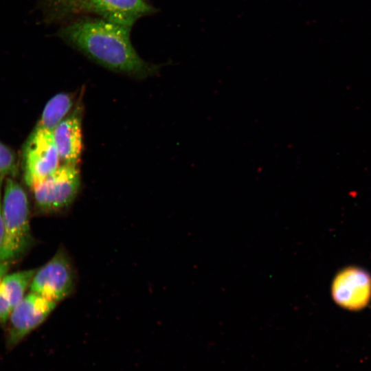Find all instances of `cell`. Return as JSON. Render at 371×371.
<instances>
[{
	"label": "cell",
	"instance_id": "6da1fadb",
	"mask_svg": "<svg viewBox=\"0 0 371 371\" xmlns=\"http://www.w3.org/2000/svg\"><path fill=\"white\" fill-rule=\"evenodd\" d=\"M131 28L103 19H82L62 28L59 36L89 59L115 72L142 79L156 74L160 66L137 54Z\"/></svg>",
	"mask_w": 371,
	"mask_h": 371
},
{
	"label": "cell",
	"instance_id": "7a4b0ae2",
	"mask_svg": "<svg viewBox=\"0 0 371 371\" xmlns=\"http://www.w3.org/2000/svg\"><path fill=\"white\" fill-rule=\"evenodd\" d=\"M2 211L4 237L0 262H11L25 253L32 239L27 194L12 178L4 181Z\"/></svg>",
	"mask_w": 371,
	"mask_h": 371
},
{
	"label": "cell",
	"instance_id": "3957f363",
	"mask_svg": "<svg viewBox=\"0 0 371 371\" xmlns=\"http://www.w3.org/2000/svg\"><path fill=\"white\" fill-rule=\"evenodd\" d=\"M78 165L63 164L51 175L31 188L37 207L44 212L67 209L80 187Z\"/></svg>",
	"mask_w": 371,
	"mask_h": 371
},
{
	"label": "cell",
	"instance_id": "277c9868",
	"mask_svg": "<svg viewBox=\"0 0 371 371\" xmlns=\"http://www.w3.org/2000/svg\"><path fill=\"white\" fill-rule=\"evenodd\" d=\"M60 161L52 131L36 126L23 148V169L25 183L32 188L54 172L60 166Z\"/></svg>",
	"mask_w": 371,
	"mask_h": 371
},
{
	"label": "cell",
	"instance_id": "5b68a950",
	"mask_svg": "<svg viewBox=\"0 0 371 371\" xmlns=\"http://www.w3.org/2000/svg\"><path fill=\"white\" fill-rule=\"evenodd\" d=\"M30 291L58 303L71 295L75 288L74 270L64 249L60 248L45 265L37 269Z\"/></svg>",
	"mask_w": 371,
	"mask_h": 371
},
{
	"label": "cell",
	"instance_id": "8992f818",
	"mask_svg": "<svg viewBox=\"0 0 371 371\" xmlns=\"http://www.w3.org/2000/svg\"><path fill=\"white\" fill-rule=\"evenodd\" d=\"M334 302L350 311L364 308L371 300V276L363 269L350 266L340 270L331 286Z\"/></svg>",
	"mask_w": 371,
	"mask_h": 371
},
{
	"label": "cell",
	"instance_id": "52a82bcc",
	"mask_svg": "<svg viewBox=\"0 0 371 371\" xmlns=\"http://www.w3.org/2000/svg\"><path fill=\"white\" fill-rule=\"evenodd\" d=\"M79 10L93 12L109 22L128 28L141 17L156 12L146 0H70Z\"/></svg>",
	"mask_w": 371,
	"mask_h": 371
},
{
	"label": "cell",
	"instance_id": "ba28073f",
	"mask_svg": "<svg viewBox=\"0 0 371 371\" xmlns=\"http://www.w3.org/2000/svg\"><path fill=\"white\" fill-rule=\"evenodd\" d=\"M56 302L34 292H30L12 309L9 320L8 338L12 344L41 324L56 306Z\"/></svg>",
	"mask_w": 371,
	"mask_h": 371
},
{
	"label": "cell",
	"instance_id": "9c48e42d",
	"mask_svg": "<svg viewBox=\"0 0 371 371\" xmlns=\"http://www.w3.org/2000/svg\"><path fill=\"white\" fill-rule=\"evenodd\" d=\"M82 106L79 102L71 113L53 130L52 134L60 161L78 165L83 149Z\"/></svg>",
	"mask_w": 371,
	"mask_h": 371
},
{
	"label": "cell",
	"instance_id": "30bf717a",
	"mask_svg": "<svg viewBox=\"0 0 371 371\" xmlns=\"http://www.w3.org/2000/svg\"><path fill=\"white\" fill-rule=\"evenodd\" d=\"M74 95L60 92L52 97L46 103L41 118L36 126L53 131L74 110Z\"/></svg>",
	"mask_w": 371,
	"mask_h": 371
},
{
	"label": "cell",
	"instance_id": "8fae6325",
	"mask_svg": "<svg viewBox=\"0 0 371 371\" xmlns=\"http://www.w3.org/2000/svg\"><path fill=\"white\" fill-rule=\"evenodd\" d=\"M37 269H27L7 274L2 280L3 286L12 308L25 297ZM13 309V308H12Z\"/></svg>",
	"mask_w": 371,
	"mask_h": 371
},
{
	"label": "cell",
	"instance_id": "7c38bea8",
	"mask_svg": "<svg viewBox=\"0 0 371 371\" xmlns=\"http://www.w3.org/2000/svg\"><path fill=\"white\" fill-rule=\"evenodd\" d=\"M16 170V159L13 151L0 142V177L12 175Z\"/></svg>",
	"mask_w": 371,
	"mask_h": 371
},
{
	"label": "cell",
	"instance_id": "4fadbf2b",
	"mask_svg": "<svg viewBox=\"0 0 371 371\" xmlns=\"http://www.w3.org/2000/svg\"><path fill=\"white\" fill-rule=\"evenodd\" d=\"M10 300L2 284L0 285V325H4L10 318L12 311Z\"/></svg>",
	"mask_w": 371,
	"mask_h": 371
},
{
	"label": "cell",
	"instance_id": "5bb4252c",
	"mask_svg": "<svg viewBox=\"0 0 371 371\" xmlns=\"http://www.w3.org/2000/svg\"><path fill=\"white\" fill-rule=\"evenodd\" d=\"M4 177H0V250L2 247L4 229H3V211H2V199H3V190L4 183Z\"/></svg>",
	"mask_w": 371,
	"mask_h": 371
},
{
	"label": "cell",
	"instance_id": "9a60e30c",
	"mask_svg": "<svg viewBox=\"0 0 371 371\" xmlns=\"http://www.w3.org/2000/svg\"><path fill=\"white\" fill-rule=\"evenodd\" d=\"M10 262L2 261L0 262V285L3 279L7 275L8 269L10 268Z\"/></svg>",
	"mask_w": 371,
	"mask_h": 371
}]
</instances>
